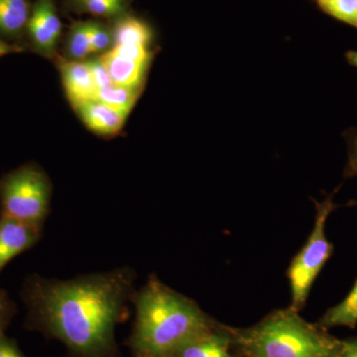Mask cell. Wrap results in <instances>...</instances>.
I'll return each mask as SVG.
<instances>
[{
	"label": "cell",
	"mask_w": 357,
	"mask_h": 357,
	"mask_svg": "<svg viewBox=\"0 0 357 357\" xmlns=\"http://www.w3.org/2000/svg\"><path fill=\"white\" fill-rule=\"evenodd\" d=\"M136 279L128 266L66 280L34 274L21 297L30 326L57 337L75 356L115 357V326L128 312Z\"/></svg>",
	"instance_id": "obj_1"
},
{
	"label": "cell",
	"mask_w": 357,
	"mask_h": 357,
	"mask_svg": "<svg viewBox=\"0 0 357 357\" xmlns=\"http://www.w3.org/2000/svg\"><path fill=\"white\" fill-rule=\"evenodd\" d=\"M131 303L136 319L130 347L136 357H170L181 345L213 326L196 302L155 275L135 290Z\"/></svg>",
	"instance_id": "obj_2"
},
{
	"label": "cell",
	"mask_w": 357,
	"mask_h": 357,
	"mask_svg": "<svg viewBox=\"0 0 357 357\" xmlns=\"http://www.w3.org/2000/svg\"><path fill=\"white\" fill-rule=\"evenodd\" d=\"M231 333L245 357H337L344 342L307 323L291 307Z\"/></svg>",
	"instance_id": "obj_3"
},
{
	"label": "cell",
	"mask_w": 357,
	"mask_h": 357,
	"mask_svg": "<svg viewBox=\"0 0 357 357\" xmlns=\"http://www.w3.org/2000/svg\"><path fill=\"white\" fill-rule=\"evenodd\" d=\"M51 194L50 180L38 166L20 167L0 180L1 215L43 229Z\"/></svg>",
	"instance_id": "obj_4"
},
{
	"label": "cell",
	"mask_w": 357,
	"mask_h": 357,
	"mask_svg": "<svg viewBox=\"0 0 357 357\" xmlns=\"http://www.w3.org/2000/svg\"><path fill=\"white\" fill-rule=\"evenodd\" d=\"M335 206L332 198L317 204L311 236L289 267L287 275L292 294L291 307L296 311L299 312L306 304L312 284L332 255L333 246L326 236V223Z\"/></svg>",
	"instance_id": "obj_5"
},
{
	"label": "cell",
	"mask_w": 357,
	"mask_h": 357,
	"mask_svg": "<svg viewBox=\"0 0 357 357\" xmlns=\"http://www.w3.org/2000/svg\"><path fill=\"white\" fill-rule=\"evenodd\" d=\"M26 34L34 50L46 58L55 57L62 35V22L54 0H35Z\"/></svg>",
	"instance_id": "obj_6"
},
{
	"label": "cell",
	"mask_w": 357,
	"mask_h": 357,
	"mask_svg": "<svg viewBox=\"0 0 357 357\" xmlns=\"http://www.w3.org/2000/svg\"><path fill=\"white\" fill-rule=\"evenodd\" d=\"M42 229L0 215V273L13 258L29 250L41 238Z\"/></svg>",
	"instance_id": "obj_7"
},
{
	"label": "cell",
	"mask_w": 357,
	"mask_h": 357,
	"mask_svg": "<svg viewBox=\"0 0 357 357\" xmlns=\"http://www.w3.org/2000/svg\"><path fill=\"white\" fill-rule=\"evenodd\" d=\"M58 63L66 95L73 107L89 100H96L98 88L86 60L72 61L61 59Z\"/></svg>",
	"instance_id": "obj_8"
},
{
	"label": "cell",
	"mask_w": 357,
	"mask_h": 357,
	"mask_svg": "<svg viewBox=\"0 0 357 357\" xmlns=\"http://www.w3.org/2000/svg\"><path fill=\"white\" fill-rule=\"evenodd\" d=\"M232 342L230 331L218 330L213 326L181 345L170 357H232Z\"/></svg>",
	"instance_id": "obj_9"
},
{
	"label": "cell",
	"mask_w": 357,
	"mask_h": 357,
	"mask_svg": "<svg viewBox=\"0 0 357 357\" xmlns=\"http://www.w3.org/2000/svg\"><path fill=\"white\" fill-rule=\"evenodd\" d=\"M74 109L89 130L102 136H114L119 133L128 116L98 100L81 103Z\"/></svg>",
	"instance_id": "obj_10"
},
{
	"label": "cell",
	"mask_w": 357,
	"mask_h": 357,
	"mask_svg": "<svg viewBox=\"0 0 357 357\" xmlns=\"http://www.w3.org/2000/svg\"><path fill=\"white\" fill-rule=\"evenodd\" d=\"M100 57L109 70L112 84L126 88L141 89L149 64L119 57L109 51L102 54Z\"/></svg>",
	"instance_id": "obj_11"
},
{
	"label": "cell",
	"mask_w": 357,
	"mask_h": 357,
	"mask_svg": "<svg viewBox=\"0 0 357 357\" xmlns=\"http://www.w3.org/2000/svg\"><path fill=\"white\" fill-rule=\"evenodd\" d=\"M31 0H0V36L20 38L26 34Z\"/></svg>",
	"instance_id": "obj_12"
},
{
	"label": "cell",
	"mask_w": 357,
	"mask_h": 357,
	"mask_svg": "<svg viewBox=\"0 0 357 357\" xmlns=\"http://www.w3.org/2000/svg\"><path fill=\"white\" fill-rule=\"evenodd\" d=\"M112 29L114 45L132 44L149 47L153 38L151 29L147 23L130 13L114 21Z\"/></svg>",
	"instance_id": "obj_13"
},
{
	"label": "cell",
	"mask_w": 357,
	"mask_h": 357,
	"mask_svg": "<svg viewBox=\"0 0 357 357\" xmlns=\"http://www.w3.org/2000/svg\"><path fill=\"white\" fill-rule=\"evenodd\" d=\"M357 325V281L349 295L337 306L331 307L319 319V326L321 328H354Z\"/></svg>",
	"instance_id": "obj_14"
},
{
	"label": "cell",
	"mask_w": 357,
	"mask_h": 357,
	"mask_svg": "<svg viewBox=\"0 0 357 357\" xmlns=\"http://www.w3.org/2000/svg\"><path fill=\"white\" fill-rule=\"evenodd\" d=\"M68 60L86 61L93 55L89 39V20L77 21L70 26L66 37Z\"/></svg>",
	"instance_id": "obj_15"
},
{
	"label": "cell",
	"mask_w": 357,
	"mask_h": 357,
	"mask_svg": "<svg viewBox=\"0 0 357 357\" xmlns=\"http://www.w3.org/2000/svg\"><path fill=\"white\" fill-rule=\"evenodd\" d=\"M140 93L141 89L126 88L112 84L98 91L96 100L128 115L137 102Z\"/></svg>",
	"instance_id": "obj_16"
},
{
	"label": "cell",
	"mask_w": 357,
	"mask_h": 357,
	"mask_svg": "<svg viewBox=\"0 0 357 357\" xmlns=\"http://www.w3.org/2000/svg\"><path fill=\"white\" fill-rule=\"evenodd\" d=\"M316 2L328 15L357 28V0H316Z\"/></svg>",
	"instance_id": "obj_17"
},
{
	"label": "cell",
	"mask_w": 357,
	"mask_h": 357,
	"mask_svg": "<svg viewBox=\"0 0 357 357\" xmlns=\"http://www.w3.org/2000/svg\"><path fill=\"white\" fill-rule=\"evenodd\" d=\"M89 39L93 55L107 53L114 45L112 26L100 21L89 20Z\"/></svg>",
	"instance_id": "obj_18"
},
{
	"label": "cell",
	"mask_w": 357,
	"mask_h": 357,
	"mask_svg": "<svg viewBox=\"0 0 357 357\" xmlns=\"http://www.w3.org/2000/svg\"><path fill=\"white\" fill-rule=\"evenodd\" d=\"M109 52L119 57L135 61V62L146 63L149 64L151 59V52L149 47L142 45L119 44L114 45Z\"/></svg>",
	"instance_id": "obj_19"
},
{
	"label": "cell",
	"mask_w": 357,
	"mask_h": 357,
	"mask_svg": "<svg viewBox=\"0 0 357 357\" xmlns=\"http://www.w3.org/2000/svg\"><path fill=\"white\" fill-rule=\"evenodd\" d=\"M86 62H88L89 69H91V76H93L98 91L114 84L112 79H110L109 70H107L100 57L88 59Z\"/></svg>",
	"instance_id": "obj_20"
},
{
	"label": "cell",
	"mask_w": 357,
	"mask_h": 357,
	"mask_svg": "<svg viewBox=\"0 0 357 357\" xmlns=\"http://www.w3.org/2000/svg\"><path fill=\"white\" fill-rule=\"evenodd\" d=\"M15 312V303L11 300L6 291L0 290V335H4V331L10 323Z\"/></svg>",
	"instance_id": "obj_21"
},
{
	"label": "cell",
	"mask_w": 357,
	"mask_h": 357,
	"mask_svg": "<svg viewBox=\"0 0 357 357\" xmlns=\"http://www.w3.org/2000/svg\"><path fill=\"white\" fill-rule=\"evenodd\" d=\"M0 357H25L17 345L6 335H0Z\"/></svg>",
	"instance_id": "obj_22"
},
{
	"label": "cell",
	"mask_w": 357,
	"mask_h": 357,
	"mask_svg": "<svg viewBox=\"0 0 357 357\" xmlns=\"http://www.w3.org/2000/svg\"><path fill=\"white\" fill-rule=\"evenodd\" d=\"M337 357H357V337L344 340Z\"/></svg>",
	"instance_id": "obj_23"
},
{
	"label": "cell",
	"mask_w": 357,
	"mask_h": 357,
	"mask_svg": "<svg viewBox=\"0 0 357 357\" xmlns=\"http://www.w3.org/2000/svg\"><path fill=\"white\" fill-rule=\"evenodd\" d=\"M98 1H102V0H64L67 8L77 14H81L82 10L89 4Z\"/></svg>",
	"instance_id": "obj_24"
},
{
	"label": "cell",
	"mask_w": 357,
	"mask_h": 357,
	"mask_svg": "<svg viewBox=\"0 0 357 357\" xmlns=\"http://www.w3.org/2000/svg\"><path fill=\"white\" fill-rule=\"evenodd\" d=\"M349 168L357 176V136L352 141L351 155H349Z\"/></svg>",
	"instance_id": "obj_25"
},
{
	"label": "cell",
	"mask_w": 357,
	"mask_h": 357,
	"mask_svg": "<svg viewBox=\"0 0 357 357\" xmlns=\"http://www.w3.org/2000/svg\"><path fill=\"white\" fill-rule=\"evenodd\" d=\"M18 51L15 47L13 46V45L6 43V41H3L1 38H0V58L3 57V56L8 55V54L13 53V52Z\"/></svg>",
	"instance_id": "obj_26"
},
{
	"label": "cell",
	"mask_w": 357,
	"mask_h": 357,
	"mask_svg": "<svg viewBox=\"0 0 357 357\" xmlns=\"http://www.w3.org/2000/svg\"><path fill=\"white\" fill-rule=\"evenodd\" d=\"M347 60L349 64L354 66L357 68V51H351L347 54Z\"/></svg>",
	"instance_id": "obj_27"
},
{
	"label": "cell",
	"mask_w": 357,
	"mask_h": 357,
	"mask_svg": "<svg viewBox=\"0 0 357 357\" xmlns=\"http://www.w3.org/2000/svg\"><path fill=\"white\" fill-rule=\"evenodd\" d=\"M356 204H357V202H356Z\"/></svg>",
	"instance_id": "obj_28"
}]
</instances>
